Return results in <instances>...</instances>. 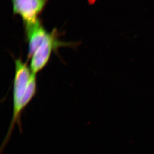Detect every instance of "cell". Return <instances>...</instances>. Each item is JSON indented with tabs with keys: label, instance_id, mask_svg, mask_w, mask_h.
<instances>
[{
	"label": "cell",
	"instance_id": "1",
	"mask_svg": "<svg viewBox=\"0 0 154 154\" xmlns=\"http://www.w3.org/2000/svg\"><path fill=\"white\" fill-rule=\"evenodd\" d=\"M15 72L13 89V116L7 133L1 147V152L4 150L5 147L9 142L16 124H17L21 131L20 119L22 113L24 110L23 99L29 88L32 80L36 75L32 71L30 67L28 66L27 62L24 63L21 57L15 59Z\"/></svg>",
	"mask_w": 154,
	"mask_h": 154
},
{
	"label": "cell",
	"instance_id": "2",
	"mask_svg": "<svg viewBox=\"0 0 154 154\" xmlns=\"http://www.w3.org/2000/svg\"><path fill=\"white\" fill-rule=\"evenodd\" d=\"M60 33L55 29L47 35L36 48L29 60L31 70L36 74L45 67L48 63L53 52H57L60 47H73L75 45L71 42L60 41Z\"/></svg>",
	"mask_w": 154,
	"mask_h": 154
},
{
	"label": "cell",
	"instance_id": "3",
	"mask_svg": "<svg viewBox=\"0 0 154 154\" xmlns=\"http://www.w3.org/2000/svg\"><path fill=\"white\" fill-rule=\"evenodd\" d=\"M50 0H12L14 15L22 18L24 27L39 20V17Z\"/></svg>",
	"mask_w": 154,
	"mask_h": 154
}]
</instances>
